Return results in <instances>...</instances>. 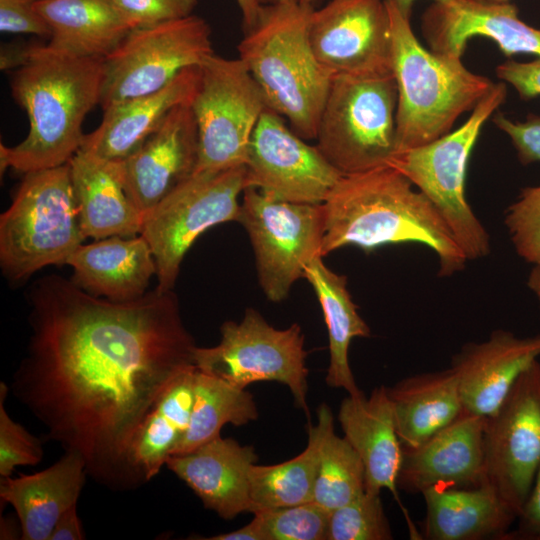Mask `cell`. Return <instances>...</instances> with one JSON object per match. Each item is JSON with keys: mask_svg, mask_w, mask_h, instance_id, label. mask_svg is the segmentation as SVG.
I'll list each match as a JSON object with an SVG mask.
<instances>
[{"mask_svg": "<svg viewBox=\"0 0 540 540\" xmlns=\"http://www.w3.org/2000/svg\"><path fill=\"white\" fill-rule=\"evenodd\" d=\"M244 166L245 188L294 203L322 204L342 176L270 108L255 127Z\"/></svg>", "mask_w": 540, "mask_h": 540, "instance_id": "9a60e30c", "label": "cell"}, {"mask_svg": "<svg viewBox=\"0 0 540 540\" xmlns=\"http://www.w3.org/2000/svg\"><path fill=\"white\" fill-rule=\"evenodd\" d=\"M198 129L191 105L174 108L146 141L122 160L126 193L145 216L194 173Z\"/></svg>", "mask_w": 540, "mask_h": 540, "instance_id": "ac0fdd59", "label": "cell"}, {"mask_svg": "<svg viewBox=\"0 0 540 540\" xmlns=\"http://www.w3.org/2000/svg\"><path fill=\"white\" fill-rule=\"evenodd\" d=\"M385 4L398 93L395 151H399L449 133L460 115L472 111L495 83L468 70L461 59L423 47L413 33L411 11L394 0H385Z\"/></svg>", "mask_w": 540, "mask_h": 540, "instance_id": "277c9868", "label": "cell"}, {"mask_svg": "<svg viewBox=\"0 0 540 540\" xmlns=\"http://www.w3.org/2000/svg\"><path fill=\"white\" fill-rule=\"evenodd\" d=\"M486 4H504L510 2V0H477Z\"/></svg>", "mask_w": 540, "mask_h": 540, "instance_id": "f907efd6", "label": "cell"}, {"mask_svg": "<svg viewBox=\"0 0 540 540\" xmlns=\"http://www.w3.org/2000/svg\"><path fill=\"white\" fill-rule=\"evenodd\" d=\"M33 45L4 44L0 50V69L17 70L29 60Z\"/></svg>", "mask_w": 540, "mask_h": 540, "instance_id": "f6af8a7d", "label": "cell"}, {"mask_svg": "<svg viewBox=\"0 0 540 540\" xmlns=\"http://www.w3.org/2000/svg\"><path fill=\"white\" fill-rule=\"evenodd\" d=\"M401 8L411 11L415 0H394ZM433 2H450L452 0H432Z\"/></svg>", "mask_w": 540, "mask_h": 540, "instance_id": "681fc988", "label": "cell"}, {"mask_svg": "<svg viewBox=\"0 0 540 540\" xmlns=\"http://www.w3.org/2000/svg\"><path fill=\"white\" fill-rule=\"evenodd\" d=\"M493 122L510 138L523 165L540 162V115H529L525 121H512L497 113Z\"/></svg>", "mask_w": 540, "mask_h": 540, "instance_id": "ab89813d", "label": "cell"}, {"mask_svg": "<svg viewBox=\"0 0 540 540\" xmlns=\"http://www.w3.org/2000/svg\"><path fill=\"white\" fill-rule=\"evenodd\" d=\"M133 29L191 15L198 0H113Z\"/></svg>", "mask_w": 540, "mask_h": 540, "instance_id": "f35d334b", "label": "cell"}, {"mask_svg": "<svg viewBox=\"0 0 540 540\" xmlns=\"http://www.w3.org/2000/svg\"><path fill=\"white\" fill-rule=\"evenodd\" d=\"M73 281L88 293L113 301L144 296L156 264L143 236H111L81 244L67 260Z\"/></svg>", "mask_w": 540, "mask_h": 540, "instance_id": "d4e9b609", "label": "cell"}, {"mask_svg": "<svg viewBox=\"0 0 540 540\" xmlns=\"http://www.w3.org/2000/svg\"><path fill=\"white\" fill-rule=\"evenodd\" d=\"M540 357V333L520 337L494 330L481 342H468L452 357L463 409L488 417L505 399L518 377Z\"/></svg>", "mask_w": 540, "mask_h": 540, "instance_id": "ffe728a7", "label": "cell"}, {"mask_svg": "<svg viewBox=\"0 0 540 540\" xmlns=\"http://www.w3.org/2000/svg\"><path fill=\"white\" fill-rule=\"evenodd\" d=\"M50 28L51 49L75 57L105 58L133 29L113 0H36Z\"/></svg>", "mask_w": 540, "mask_h": 540, "instance_id": "83f0119b", "label": "cell"}, {"mask_svg": "<svg viewBox=\"0 0 540 540\" xmlns=\"http://www.w3.org/2000/svg\"><path fill=\"white\" fill-rule=\"evenodd\" d=\"M69 162L24 174L0 216V266L12 282L50 265L66 264L83 244Z\"/></svg>", "mask_w": 540, "mask_h": 540, "instance_id": "8992f818", "label": "cell"}, {"mask_svg": "<svg viewBox=\"0 0 540 540\" xmlns=\"http://www.w3.org/2000/svg\"><path fill=\"white\" fill-rule=\"evenodd\" d=\"M397 98L393 75L332 78L315 140L342 175L386 165L395 151Z\"/></svg>", "mask_w": 540, "mask_h": 540, "instance_id": "ba28073f", "label": "cell"}, {"mask_svg": "<svg viewBox=\"0 0 540 540\" xmlns=\"http://www.w3.org/2000/svg\"><path fill=\"white\" fill-rule=\"evenodd\" d=\"M213 54L211 28L196 15L132 29L104 58L99 105L105 110L156 92Z\"/></svg>", "mask_w": 540, "mask_h": 540, "instance_id": "7c38bea8", "label": "cell"}, {"mask_svg": "<svg viewBox=\"0 0 540 540\" xmlns=\"http://www.w3.org/2000/svg\"><path fill=\"white\" fill-rule=\"evenodd\" d=\"M196 370L192 365L181 371L137 429L128 451L137 487L159 473L186 432L195 401Z\"/></svg>", "mask_w": 540, "mask_h": 540, "instance_id": "f1b7e54d", "label": "cell"}, {"mask_svg": "<svg viewBox=\"0 0 540 540\" xmlns=\"http://www.w3.org/2000/svg\"><path fill=\"white\" fill-rule=\"evenodd\" d=\"M29 294L31 335L9 389L98 484L138 488L131 441L174 378L195 365L177 295L156 287L113 301L55 274Z\"/></svg>", "mask_w": 540, "mask_h": 540, "instance_id": "6da1fadb", "label": "cell"}, {"mask_svg": "<svg viewBox=\"0 0 540 540\" xmlns=\"http://www.w3.org/2000/svg\"><path fill=\"white\" fill-rule=\"evenodd\" d=\"M308 36L331 77L392 74V42L385 0H330L312 10Z\"/></svg>", "mask_w": 540, "mask_h": 540, "instance_id": "2e32d148", "label": "cell"}, {"mask_svg": "<svg viewBox=\"0 0 540 540\" xmlns=\"http://www.w3.org/2000/svg\"><path fill=\"white\" fill-rule=\"evenodd\" d=\"M244 189L245 166L193 173L144 216L140 235L151 248L159 290H173L186 253L202 233L238 222Z\"/></svg>", "mask_w": 540, "mask_h": 540, "instance_id": "9c48e42d", "label": "cell"}, {"mask_svg": "<svg viewBox=\"0 0 540 540\" xmlns=\"http://www.w3.org/2000/svg\"><path fill=\"white\" fill-rule=\"evenodd\" d=\"M364 491L362 461L349 442L335 434L332 422L320 445L313 501L332 511Z\"/></svg>", "mask_w": 540, "mask_h": 540, "instance_id": "836d02e7", "label": "cell"}, {"mask_svg": "<svg viewBox=\"0 0 540 540\" xmlns=\"http://www.w3.org/2000/svg\"><path fill=\"white\" fill-rule=\"evenodd\" d=\"M338 420L344 438L362 461L365 491L380 494L382 489H388L397 498L402 444L388 388L381 385L369 397L363 392L349 395L340 405Z\"/></svg>", "mask_w": 540, "mask_h": 540, "instance_id": "603a6c76", "label": "cell"}, {"mask_svg": "<svg viewBox=\"0 0 540 540\" xmlns=\"http://www.w3.org/2000/svg\"><path fill=\"white\" fill-rule=\"evenodd\" d=\"M299 3L312 6L315 0H298Z\"/></svg>", "mask_w": 540, "mask_h": 540, "instance_id": "816d5d0a", "label": "cell"}, {"mask_svg": "<svg viewBox=\"0 0 540 540\" xmlns=\"http://www.w3.org/2000/svg\"><path fill=\"white\" fill-rule=\"evenodd\" d=\"M238 223L249 236L259 285L271 302L286 299L306 265L322 256V204L282 201L245 188Z\"/></svg>", "mask_w": 540, "mask_h": 540, "instance_id": "4fadbf2b", "label": "cell"}, {"mask_svg": "<svg viewBox=\"0 0 540 540\" xmlns=\"http://www.w3.org/2000/svg\"><path fill=\"white\" fill-rule=\"evenodd\" d=\"M486 417L463 411L415 447H402L397 487L421 493L433 486L466 488L485 482Z\"/></svg>", "mask_w": 540, "mask_h": 540, "instance_id": "d6986e66", "label": "cell"}, {"mask_svg": "<svg viewBox=\"0 0 540 540\" xmlns=\"http://www.w3.org/2000/svg\"><path fill=\"white\" fill-rule=\"evenodd\" d=\"M496 75L512 85L522 100L540 96V58L529 62L507 60L497 66Z\"/></svg>", "mask_w": 540, "mask_h": 540, "instance_id": "b9f144b4", "label": "cell"}, {"mask_svg": "<svg viewBox=\"0 0 540 540\" xmlns=\"http://www.w3.org/2000/svg\"><path fill=\"white\" fill-rule=\"evenodd\" d=\"M485 481L517 514L540 467V361L518 377L499 405L486 417Z\"/></svg>", "mask_w": 540, "mask_h": 540, "instance_id": "5bb4252c", "label": "cell"}, {"mask_svg": "<svg viewBox=\"0 0 540 540\" xmlns=\"http://www.w3.org/2000/svg\"><path fill=\"white\" fill-rule=\"evenodd\" d=\"M267 1L269 0H236L241 11L244 31L256 24Z\"/></svg>", "mask_w": 540, "mask_h": 540, "instance_id": "bcb514c9", "label": "cell"}, {"mask_svg": "<svg viewBox=\"0 0 540 540\" xmlns=\"http://www.w3.org/2000/svg\"><path fill=\"white\" fill-rule=\"evenodd\" d=\"M257 418V406L250 392L197 368L190 422L171 455L190 452L220 437L226 424L242 426Z\"/></svg>", "mask_w": 540, "mask_h": 540, "instance_id": "d6a6232c", "label": "cell"}, {"mask_svg": "<svg viewBox=\"0 0 540 540\" xmlns=\"http://www.w3.org/2000/svg\"><path fill=\"white\" fill-rule=\"evenodd\" d=\"M322 206L323 257L346 246L368 252L418 243L435 253L442 277L464 270L468 261L433 204L388 165L342 175Z\"/></svg>", "mask_w": 540, "mask_h": 540, "instance_id": "7a4b0ae2", "label": "cell"}, {"mask_svg": "<svg viewBox=\"0 0 540 540\" xmlns=\"http://www.w3.org/2000/svg\"><path fill=\"white\" fill-rule=\"evenodd\" d=\"M200 70L191 103L198 129L194 173L244 166L255 127L268 108L265 97L240 58L213 54Z\"/></svg>", "mask_w": 540, "mask_h": 540, "instance_id": "8fae6325", "label": "cell"}, {"mask_svg": "<svg viewBox=\"0 0 540 540\" xmlns=\"http://www.w3.org/2000/svg\"><path fill=\"white\" fill-rule=\"evenodd\" d=\"M85 538V532L77 513V504H75L60 516L49 540H83Z\"/></svg>", "mask_w": 540, "mask_h": 540, "instance_id": "ee69618b", "label": "cell"}, {"mask_svg": "<svg viewBox=\"0 0 540 540\" xmlns=\"http://www.w3.org/2000/svg\"><path fill=\"white\" fill-rule=\"evenodd\" d=\"M504 223L518 256L533 265L540 263V185L522 189Z\"/></svg>", "mask_w": 540, "mask_h": 540, "instance_id": "8d00e7d4", "label": "cell"}, {"mask_svg": "<svg viewBox=\"0 0 540 540\" xmlns=\"http://www.w3.org/2000/svg\"><path fill=\"white\" fill-rule=\"evenodd\" d=\"M200 76V66L189 67L156 92L109 106L98 127L85 134L79 150L106 160L126 159L174 108L191 105Z\"/></svg>", "mask_w": 540, "mask_h": 540, "instance_id": "7402d4cb", "label": "cell"}, {"mask_svg": "<svg viewBox=\"0 0 540 540\" xmlns=\"http://www.w3.org/2000/svg\"><path fill=\"white\" fill-rule=\"evenodd\" d=\"M204 540H260V536L252 522L247 525L227 533H221L210 537H203Z\"/></svg>", "mask_w": 540, "mask_h": 540, "instance_id": "7dc6e473", "label": "cell"}, {"mask_svg": "<svg viewBox=\"0 0 540 540\" xmlns=\"http://www.w3.org/2000/svg\"><path fill=\"white\" fill-rule=\"evenodd\" d=\"M426 515L420 539L505 540L517 514L488 482L466 488L433 486L422 492Z\"/></svg>", "mask_w": 540, "mask_h": 540, "instance_id": "484cf974", "label": "cell"}, {"mask_svg": "<svg viewBox=\"0 0 540 540\" xmlns=\"http://www.w3.org/2000/svg\"><path fill=\"white\" fill-rule=\"evenodd\" d=\"M69 165L86 239L140 234L144 216L126 193L122 160L78 150Z\"/></svg>", "mask_w": 540, "mask_h": 540, "instance_id": "4316f807", "label": "cell"}, {"mask_svg": "<svg viewBox=\"0 0 540 540\" xmlns=\"http://www.w3.org/2000/svg\"><path fill=\"white\" fill-rule=\"evenodd\" d=\"M88 476L85 461L74 451L30 475L1 478L0 498L10 504L22 540H49L60 516L77 504Z\"/></svg>", "mask_w": 540, "mask_h": 540, "instance_id": "cb8c5ba5", "label": "cell"}, {"mask_svg": "<svg viewBox=\"0 0 540 540\" xmlns=\"http://www.w3.org/2000/svg\"><path fill=\"white\" fill-rule=\"evenodd\" d=\"M330 512L311 501L259 510L251 522L260 540H327Z\"/></svg>", "mask_w": 540, "mask_h": 540, "instance_id": "e575fe53", "label": "cell"}, {"mask_svg": "<svg viewBox=\"0 0 540 540\" xmlns=\"http://www.w3.org/2000/svg\"><path fill=\"white\" fill-rule=\"evenodd\" d=\"M269 2H298V0H269Z\"/></svg>", "mask_w": 540, "mask_h": 540, "instance_id": "f5cc1de1", "label": "cell"}, {"mask_svg": "<svg viewBox=\"0 0 540 540\" xmlns=\"http://www.w3.org/2000/svg\"><path fill=\"white\" fill-rule=\"evenodd\" d=\"M334 422L328 405L321 404L316 425H309L308 442L298 456L275 465L254 464L249 472L251 513L313 501L320 445Z\"/></svg>", "mask_w": 540, "mask_h": 540, "instance_id": "1f68e13d", "label": "cell"}, {"mask_svg": "<svg viewBox=\"0 0 540 540\" xmlns=\"http://www.w3.org/2000/svg\"><path fill=\"white\" fill-rule=\"evenodd\" d=\"M257 460L253 446L220 436L190 452L170 455L165 465L206 508L231 520L251 512L249 472Z\"/></svg>", "mask_w": 540, "mask_h": 540, "instance_id": "44dd1931", "label": "cell"}, {"mask_svg": "<svg viewBox=\"0 0 540 540\" xmlns=\"http://www.w3.org/2000/svg\"><path fill=\"white\" fill-rule=\"evenodd\" d=\"M220 333L217 345L197 346L194 364L200 371L242 389L258 381L280 382L309 417L307 351L298 324L276 329L256 309L247 308L240 322L225 321Z\"/></svg>", "mask_w": 540, "mask_h": 540, "instance_id": "30bf717a", "label": "cell"}, {"mask_svg": "<svg viewBox=\"0 0 540 540\" xmlns=\"http://www.w3.org/2000/svg\"><path fill=\"white\" fill-rule=\"evenodd\" d=\"M516 521L505 540H540V467Z\"/></svg>", "mask_w": 540, "mask_h": 540, "instance_id": "7bdbcfd3", "label": "cell"}, {"mask_svg": "<svg viewBox=\"0 0 540 540\" xmlns=\"http://www.w3.org/2000/svg\"><path fill=\"white\" fill-rule=\"evenodd\" d=\"M9 386L0 383V476L10 477L18 466H34L41 462L44 451L41 441L14 421L5 407Z\"/></svg>", "mask_w": 540, "mask_h": 540, "instance_id": "74e56055", "label": "cell"}, {"mask_svg": "<svg viewBox=\"0 0 540 540\" xmlns=\"http://www.w3.org/2000/svg\"><path fill=\"white\" fill-rule=\"evenodd\" d=\"M0 30L3 33L50 37V28L34 7L33 0H0Z\"/></svg>", "mask_w": 540, "mask_h": 540, "instance_id": "60d3db41", "label": "cell"}, {"mask_svg": "<svg viewBox=\"0 0 540 540\" xmlns=\"http://www.w3.org/2000/svg\"><path fill=\"white\" fill-rule=\"evenodd\" d=\"M506 96V85L494 84L455 131L427 144L395 151L386 163L428 198L467 260L483 258L491 250L490 236L466 198L467 165L484 123Z\"/></svg>", "mask_w": 540, "mask_h": 540, "instance_id": "52a82bcc", "label": "cell"}, {"mask_svg": "<svg viewBox=\"0 0 540 540\" xmlns=\"http://www.w3.org/2000/svg\"><path fill=\"white\" fill-rule=\"evenodd\" d=\"M33 1H36V0H33Z\"/></svg>", "mask_w": 540, "mask_h": 540, "instance_id": "db71d44e", "label": "cell"}, {"mask_svg": "<svg viewBox=\"0 0 540 540\" xmlns=\"http://www.w3.org/2000/svg\"><path fill=\"white\" fill-rule=\"evenodd\" d=\"M527 286L536 297L540 306V263L533 265L528 275Z\"/></svg>", "mask_w": 540, "mask_h": 540, "instance_id": "c3c4849f", "label": "cell"}, {"mask_svg": "<svg viewBox=\"0 0 540 540\" xmlns=\"http://www.w3.org/2000/svg\"><path fill=\"white\" fill-rule=\"evenodd\" d=\"M380 494L364 491L330 512L327 540H391Z\"/></svg>", "mask_w": 540, "mask_h": 540, "instance_id": "d590c367", "label": "cell"}, {"mask_svg": "<svg viewBox=\"0 0 540 540\" xmlns=\"http://www.w3.org/2000/svg\"><path fill=\"white\" fill-rule=\"evenodd\" d=\"M322 256L310 261L303 278L313 288L328 330L330 363L326 383L343 388L349 395L362 393L358 388L349 363V348L357 337H369L370 328L358 313L347 288V278L332 271Z\"/></svg>", "mask_w": 540, "mask_h": 540, "instance_id": "4dcf8cb0", "label": "cell"}, {"mask_svg": "<svg viewBox=\"0 0 540 540\" xmlns=\"http://www.w3.org/2000/svg\"><path fill=\"white\" fill-rule=\"evenodd\" d=\"M402 447H415L439 432L464 411L454 371L408 376L388 388Z\"/></svg>", "mask_w": 540, "mask_h": 540, "instance_id": "f546056e", "label": "cell"}, {"mask_svg": "<svg viewBox=\"0 0 540 540\" xmlns=\"http://www.w3.org/2000/svg\"><path fill=\"white\" fill-rule=\"evenodd\" d=\"M421 30L430 50L456 59L462 58L468 40L476 36L493 40L507 57L540 58V29L525 23L511 2H433L422 15Z\"/></svg>", "mask_w": 540, "mask_h": 540, "instance_id": "e0dca14e", "label": "cell"}, {"mask_svg": "<svg viewBox=\"0 0 540 540\" xmlns=\"http://www.w3.org/2000/svg\"><path fill=\"white\" fill-rule=\"evenodd\" d=\"M104 58L75 57L45 45H33L29 60L14 70V100L27 113L24 140L0 144L1 173L23 174L58 167L81 148L87 114L100 103Z\"/></svg>", "mask_w": 540, "mask_h": 540, "instance_id": "3957f363", "label": "cell"}, {"mask_svg": "<svg viewBox=\"0 0 540 540\" xmlns=\"http://www.w3.org/2000/svg\"><path fill=\"white\" fill-rule=\"evenodd\" d=\"M312 10L299 2H269L237 47L268 108L285 117L305 140L316 137L332 80L310 44Z\"/></svg>", "mask_w": 540, "mask_h": 540, "instance_id": "5b68a950", "label": "cell"}]
</instances>
